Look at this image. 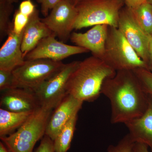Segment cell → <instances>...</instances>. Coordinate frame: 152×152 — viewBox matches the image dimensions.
<instances>
[{
  "label": "cell",
  "mask_w": 152,
  "mask_h": 152,
  "mask_svg": "<svg viewBox=\"0 0 152 152\" xmlns=\"http://www.w3.org/2000/svg\"><path fill=\"white\" fill-rule=\"evenodd\" d=\"M101 94L110 102L113 124H125L139 118L148 104V96L133 70L117 71L115 76L104 82Z\"/></svg>",
  "instance_id": "obj_1"
},
{
  "label": "cell",
  "mask_w": 152,
  "mask_h": 152,
  "mask_svg": "<svg viewBox=\"0 0 152 152\" xmlns=\"http://www.w3.org/2000/svg\"><path fill=\"white\" fill-rule=\"evenodd\" d=\"M116 71L102 60L92 56L80 61L71 74L66 90L67 94L83 102H93L100 96L106 79L115 75Z\"/></svg>",
  "instance_id": "obj_2"
},
{
  "label": "cell",
  "mask_w": 152,
  "mask_h": 152,
  "mask_svg": "<svg viewBox=\"0 0 152 152\" xmlns=\"http://www.w3.org/2000/svg\"><path fill=\"white\" fill-rule=\"evenodd\" d=\"M54 108L51 106H40L15 132L0 137L1 142L10 152H33L37 142L45 135Z\"/></svg>",
  "instance_id": "obj_3"
},
{
  "label": "cell",
  "mask_w": 152,
  "mask_h": 152,
  "mask_svg": "<svg viewBox=\"0 0 152 152\" xmlns=\"http://www.w3.org/2000/svg\"><path fill=\"white\" fill-rule=\"evenodd\" d=\"M124 0H82L76 6L77 16L74 30L97 25L118 27Z\"/></svg>",
  "instance_id": "obj_4"
},
{
  "label": "cell",
  "mask_w": 152,
  "mask_h": 152,
  "mask_svg": "<svg viewBox=\"0 0 152 152\" xmlns=\"http://www.w3.org/2000/svg\"><path fill=\"white\" fill-rule=\"evenodd\" d=\"M102 59L116 72L134 70L140 68L147 69L146 63L139 56L119 30L110 26Z\"/></svg>",
  "instance_id": "obj_5"
},
{
  "label": "cell",
  "mask_w": 152,
  "mask_h": 152,
  "mask_svg": "<svg viewBox=\"0 0 152 152\" xmlns=\"http://www.w3.org/2000/svg\"><path fill=\"white\" fill-rule=\"evenodd\" d=\"M64 64L48 59L25 60L12 71L13 88L27 89L35 91Z\"/></svg>",
  "instance_id": "obj_6"
},
{
  "label": "cell",
  "mask_w": 152,
  "mask_h": 152,
  "mask_svg": "<svg viewBox=\"0 0 152 152\" xmlns=\"http://www.w3.org/2000/svg\"><path fill=\"white\" fill-rule=\"evenodd\" d=\"M80 61L64 64L61 69L46 81L35 91L40 105L55 108L67 95V83Z\"/></svg>",
  "instance_id": "obj_7"
},
{
  "label": "cell",
  "mask_w": 152,
  "mask_h": 152,
  "mask_svg": "<svg viewBox=\"0 0 152 152\" xmlns=\"http://www.w3.org/2000/svg\"><path fill=\"white\" fill-rule=\"evenodd\" d=\"M118 28L147 65L151 36L142 30L132 10L127 6L120 12Z\"/></svg>",
  "instance_id": "obj_8"
},
{
  "label": "cell",
  "mask_w": 152,
  "mask_h": 152,
  "mask_svg": "<svg viewBox=\"0 0 152 152\" xmlns=\"http://www.w3.org/2000/svg\"><path fill=\"white\" fill-rule=\"evenodd\" d=\"M77 16L76 6L70 0H63L52 9L48 16L41 20L52 32L64 42L70 37Z\"/></svg>",
  "instance_id": "obj_9"
},
{
  "label": "cell",
  "mask_w": 152,
  "mask_h": 152,
  "mask_svg": "<svg viewBox=\"0 0 152 152\" xmlns=\"http://www.w3.org/2000/svg\"><path fill=\"white\" fill-rule=\"evenodd\" d=\"M56 37L53 34L42 39L36 48L25 56V60L42 59L61 61L71 56L89 52L84 48L67 45L58 41Z\"/></svg>",
  "instance_id": "obj_10"
},
{
  "label": "cell",
  "mask_w": 152,
  "mask_h": 152,
  "mask_svg": "<svg viewBox=\"0 0 152 152\" xmlns=\"http://www.w3.org/2000/svg\"><path fill=\"white\" fill-rule=\"evenodd\" d=\"M83 102L67 94L53 109L50 116L45 135L54 140L62 128L82 108Z\"/></svg>",
  "instance_id": "obj_11"
},
{
  "label": "cell",
  "mask_w": 152,
  "mask_h": 152,
  "mask_svg": "<svg viewBox=\"0 0 152 152\" xmlns=\"http://www.w3.org/2000/svg\"><path fill=\"white\" fill-rule=\"evenodd\" d=\"M1 108L10 111L33 112L41 106L34 91L22 88H12L2 92Z\"/></svg>",
  "instance_id": "obj_12"
},
{
  "label": "cell",
  "mask_w": 152,
  "mask_h": 152,
  "mask_svg": "<svg viewBox=\"0 0 152 152\" xmlns=\"http://www.w3.org/2000/svg\"><path fill=\"white\" fill-rule=\"evenodd\" d=\"M109 26L97 25L86 32H74L71 34L70 40L76 46L84 48L91 52L94 56L102 59L104 52L105 45Z\"/></svg>",
  "instance_id": "obj_13"
},
{
  "label": "cell",
  "mask_w": 152,
  "mask_h": 152,
  "mask_svg": "<svg viewBox=\"0 0 152 152\" xmlns=\"http://www.w3.org/2000/svg\"><path fill=\"white\" fill-rule=\"evenodd\" d=\"M23 32L24 31L20 34L15 33L12 23L7 39L0 49V70L12 71L24 63L25 58L21 50Z\"/></svg>",
  "instance_id": "obj_14"
},
{
  "label": "cell",
  "mask_w": 152,
  "mask_h": 152,
  "mask_svg": "<svg viewBox=\"0 0 152 152\" xmlns=\"http://www.w3.org/2000/svg\"><path fill=\"white\" fill-rule=\"evenodd\" d=\"M148 96V104L142 115L125 123L133 141L149 147L152 151V98Z\"/></svg>",
  "instance_id": "obj_15"
},
{
  "label": "cell",
  "mask_w": 152,
  "mask_h": 152,
  "mask_svg": "<svg viewBox=\"0 0 152 152\" xmlns=\"http://www.w3.org/2000/svg\"><path fill=\"white\" fill-rule=\"evenodd\" d=\"M53 33L43 23L36 9L25 28L21 44V50L24 57L35 48L44 38L51 35Z\"/></svg>",
  "instance_id": "obj_16"
},
{
  "label": "cell",
  "mask_w": 152,
  "mask_h": 152,
  "mask_svg": "<svg viewBox=\"0 0 152 152\" xmlns=\"http://www.w3.org/2000/svg\"><path fill=\"white\" fill-rule=\"evenodd\" d=\"M33 112L17 113L0 109V137L15 132L26 121Z\"/></svg>",
  "instance_id": "obj_17"
},
{
  "label": "cell",
  "mask_w": 152,
  "mask_h": 152,
  "mask_svg": "<svg viewBox=\"0 0 152 152\" xmlns=\"http://www.w3.org/2000/svg\"><path fill=\"white\" fill-rule=\"evenodd\" d=\"M77 119L78 114H75L62 128L53 141L55 152H67L69 149Z\"/></svg>",
  "instance_id": "obj_18"
},
{
  "label": "cell",
  "mask_w": 152,
  "mask_h": 152,
  "mask_svg": "<svg viewBox=\"0 0 152 152\" xmlns=\"http://www.w3.org/2000/svg\"><path fill=\"white\" fill-rule=\"evenodd\" d=\"M132 10L136 21L142 30L152 36V6L146 2Z\"/></svg>",
  "instance_id": "obj_19"
},
{
  "label": "cell",
  "mask_w": 152,
  "mask_h": 152,
  "mask_svg": "<svg viewBox=\"0 0 152 152\" xmlns=\"http://www.w3.org/2000/svg\"><path fill=\"white\" fill-rule=\"evenodd\" d=\"M13 5L11 3L0 2V37L2 40L7 35L9 30L12 23L10 21V17L13 10Z\"/></svg>",
  "instance_id": "obj_20"
},
{
  "label": "cell",
  "mask_w": 152,
  "mask_h": 152,
  "mask_svg": "<svg viewBox=\"0 0 152 152\" xmlns=\"http://www.w3.org/2000/svg\"><path fill=\"white\" fill-rule=\"evenodd\" d=\"M144 91L152 98V72L146 68H138L133 70Z\"/></svg>",
  "instance_id": "obj_21"
},
{
  "label": "cell",
  "mask_w": 152,
  "mask_h": 152,
  "mask_svg": "<svg viewBox=\"0 0 152 152\" xmlns=\"http://www.w3.org/2000/svg\"><path fill=\"white\" fill-rule=\"evenodd\" d=\"M134 142L129 134L123 138L117 145H111L107 152H135Z\"/></svg>",
  "instance_id": "obj_22"
},
{
  "label": "cell",
  "mask_w": 152,
  "mask_h": 152,
  "mask_svg": "<svg viewBox=\"0 0 152 152\" xmlns=\"http://www.w3.org/2000/svg\"><path fill=\"white\" fill-rule=\"evenodd\" d=\"M29 20V17L22 14L19 10L15 13L13 22V30L15 33L20 34L23 32Z\"/></svg>",
  "instance_id": "obj_23"
},
{
  "label": "cell",
  "mask_w": 152,
  "mask_h": 152,
  "mask_svg": "<svg viewBox=\"0 0 152 152\" xmlns=\"http://www.w3.org/2000/svg\"><path fill=\"white\" fill-rule=\"evenodd\" d=\"M12 71L0 70V90L1 91L13 88Z\"/></svg>",
  "instance_id": "obj_24"
},
{
  "label": "cell",
  "mask_w": 152,
  "mask_h": 152,
  "mask_svg": "<svg viewBox=\"0 0 152 152\" xmlns=\"http://www.w3.org/2000/svg\"><path fill=\"white\" fill-rule=\"evenodd\" d=\"M34 152H55L53 141L45 135Z\"/></svg>",
  "instance_id": "obj_25"
},
{
  "label": "cell",
  "mask_w": 152,
  "mask_h": 152,
  "mask_svg": "<svg viewBox=\"0 0 152 152\" xmlns=\"http://www.w3.org/2000/svg\"><path fill=\"white\" fill-rule=\"evenodd\" d=\"M41 5V12L45 17L49 15V11L52 9L63 0H37Z\"/></svg>",
  "instance_id": "obj_26"
},
{
  "label": "cell",
  "mask_w": 152,
  "mask_h": 152,
  "mask_svg": "<svg viewBox=\"0 0 152 152\" xmlns=\"http://www.w3.org/2000/svg\"><path fill=\"white\" fill-rule=\"evenodd\" d=\"M36 10L35 6L31 0H25L20 4L18 10L22 14L30 17Z\"/></svg>",
  "instance_id": "obj_27"
},
{
  "label": "cell",
  "mask_w": 152,
  "mask_h": 152,
  "mask_svg": "<svg viewBox=\"0 0 152 152\" xmlns=\"http://www.w3.org/2000/svg\"><path fill=\"white\" fill-rule=\"evenodd\" d=\"M126 6L132 10L137 8L142 4L146 2L147 0H124Z\"/></svg>",
  "instance_id": "obj_28"
},
{
  "label": "cell",
  "mask_w": 152,
  "mask_h": 152,
  "mask_svg": "<svg viewBox=\"0 0 152 152\" xmlns=\"http://www.w3.org/2000/svg\"><path fill=\"white\" fill-rule=\"evenodd\" d=\"M147 69L152 72V36H150L149 46V58L147 64Z\"/></svg>",
  "instance_id": "obj_29"
},
{
  "label": "cell",
  "mask_w": 152,
  "mask_h": 152,
  "mask_svg": "<svg viewBox=\"0 0 152 152\" xmlns=\"http://www.w3.org/2000/svg\"><path fill=\"white\" fill-rule=\"evenodd\" d=\"M148 147L141 143H135V152H149L148 149Z\"/></svg>",
  "instance_id": "obj_30"
},
{
  "label": "cell",
  "mask_w": 152,
  "mask_h": 152,
  "mask_svg": "<svg viewBox=\"0 0 152 152\" xmlns=\"http://www.w3.org/2000/svg\"><path fill=\"white\" fill-rule=\"evenodd\" d=\"M0 152H10L2 142H0Z\"/></svg>",
  "instance_id": "obj_31"
},
{
  "label": "cell",
  "mask_w": 152,
  "mask_h": 152,
  "mask_svg": "<svg viewBox=\"0 0 152 152\" xmlns=\"http://www.w3.org/2000/svg\"><path fill=\"white\" fill-rule=\"evenodd\" d=\"M18 1V0H0V2H6L11 3L13 4L14 3H17Z\"/></svg>",
  "instance_id": "obj_32"
},
{
  "label": "cell",
  "mask_w": 152,
  "mask_h": 152,
  "mask_svg": "<svg viewBox=\"0 0 152 152\" xmlns=\"http://www.w3.org/2000/svg\"><path fill=\"white\" fill-rule=\"evenodd\" d=\"M70 1L74 5L76 6L80 1H81L82 0H70Z\"/></svg>",
  "instance_id": "obj_33"
},
{
  "label": "cell",
  "mask_w": 152,
  "mask_h": 152,
  "mask_svg": "<svg viewBox=\"0 0 152 152\" xmlns=\"http://www.w3.org/2000/svg\"><path fill=\"white\" fill-rule=\"evenodd\" d=\"M147 2L148 3H149L152 6V0H147Z\"/></svg>",
  "instance_id": "obj_34"
}]
</instances>
